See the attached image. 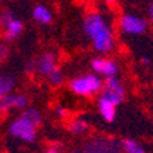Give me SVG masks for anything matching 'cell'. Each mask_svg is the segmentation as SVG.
Returning a JSON list of instances; mask_svg holds the SVG:
<instances>
[{"label": "cell", "mask_w": 153, "mask_h": 153, "mask_svg": "<svg viewBox=\"0 0 153 153\" xmlns=\"http://www.w3.org/2000/svg\"><path fill=\"white\" fill-rule=\"evenodd\" d=\"M85 35L93 40L94 47L100 53H108L113 47V36L102 17L97 13H90L84 19Z\"/></svg>", "instance_id": "cell-1"}, {"label": "cell", "mask_w": 153, "mask_h": 153, "mask_svg": "<svg viewBox=\"0 0 153 153\" xmlns=\"http://www.w3.org/2000/svg\"><path fill=\"white\" fill-rule=\"evenodd\" d=\"M82 153H123L121 142L108 135H95L87 139L83 145Z\"/></svg>", "instance_id": "cell-2"}, {"label": "cell", "mask_w": 153, "mask_h": 153, "mask_svg": "<svg viewBox=\"0 0 153 153\" xmlns=\"http://www.w3.org/2000/svg\"><path fill=\"white\" fill-rule=\"evenodd\" d=\"M69 87L75 94L79 95H91L102 90V82L94 75H85L82 77L73 79L69 83Z\"/></svg>", "instance_id": "cell-3"}, {"label": "cell", "mask_w": 153, "mask_h": 153, "mask_svg": "<svg viewBox=\"0 0 153 153\" xmlns=\"http://www.w3.org/2000/svg\"><path fill=\"white\" fill-rule=\"evenodd\" d=\"M103 93L101 97L109 100L112 103L117 105L121 101L124 100V87L121 85V83L119 82L117 79H114V76H109L103 83Z\"/></svg>", "instance_id": "cell-4"}, {"label": "cell", "mask_w": 153, "mask_h": 153, "mask_svg": "<svg viewBox=\"0 0 153 153\" xmlns=\"http://www.w3.org/2000/svg\"><path fill=\"white\" fill-rule=\"evenodd\" d=\"M10 132H11V135L15 137V138L24 139V141H28V142H33L36 139V127L26 123L21 117L11 124Z\"/></svg>", "instance_id": "cell-5"}, {"label": "cell", "mask_w": 153, "mask_h": 153, "mask_svg": "<svg viewBox=\"0 0 153 153\" xmlns=\"http://www.w3.org/2000/svg\"><path fill=\"white\" fill-rule=\"evenodd\" d=\"M120 26L126 33H132V35H141L146 30L148 24L143 19L132 15H124L120 19Z\"/></svg>", "instance_id": "cell-6"}, {"label": "cell", "mask_w": 153, "mask_h": 153, "mask_svg": "<svg viewBox=\"0 0 153 153\" xmlns=\"http://www.w3.org/2000/svg\"><path fill=\"white\" fill-rule=\"evenodd\" d=\"M91 68L97 73L105 75L108 77L109 76H116V73H117V65L112 62V61L102 59V58H95V59L91 61Z\"/></svg>", "instance_id": "cell-7"}, {"label": "cell", "mask_w": 153, "mask_h": 153, "mask_svg": "<svg viewBox=\"0 0 153 153\" xmlns=\"http://www.w3.org/2000/svg\"><path fill=\"white\" fill-rule=\"evenodd\" d=\"M26 103H28V100L24 95H6L0 100V113L7 112L10 108H17V109L25 108Z\"/></svg>", "instance_id": "cell-8"}, {"label": "cell", "mask_w": 153, "mask_h": 153, "mask_svg": "<svg viewBox=\"0 0 153 153\" xmlns=\"http://www.w3.org/2000/svg\"><path fill=\"white\" fill-rule=\"evenodd\" d=\"M57 64V55L54 53H44L37 61V71L40 75H48Z\"/></svg>", "instance_id": "cell-9"}, {"label": "cell", "mask_w": 153, "mask_h": 153, "mask_svg": "<svg viewBox=\"0 0 153 153\" xmlns=\"http://www.w3.org/2000/svg\"><path fill=\"white\" fill-rule=\"evenodd\" d=\"M100 112L102 114V117L106 121L112 123L114 120V116H116V105L112 103L109 100L101 97L100 100Z\"/></svg>", "instance_id": "cell-10"}, {"label": "cell", "mask_w": 153, "mask_h": 153, "mask_svg": "<svg viewBox=\"0 0 153 153\" xmlns=\"http://www.w3.org/2000/svg\"><path fill=\"white\" fill-rule=\"evenodd\" d=\"M22 29H24V24L19 19H13L7 25V28L4 29V37L7 40H14L17 39L18 36L21 35Z\"/></svg>", "instance_id": "cell-11"}, {"label": "cell", "mask_w": 153, "mask_h": 153, "mask_svg": "<svg viewBox=\"0 0 153 153\" xmlns=\"http://www.w3.org/2000/svg\"><path fill=\"white\" fill-rule=\"evenodd\" d=\"M33 18L40 24H48L51 21V13L43 6H36L33 8Z\"/></svg>", "instance_id": "cell-12"}, {"label": "cell", "mask_w": 153, "mask_h": 153, "mask_svg": "<svg viewBox=\"0 0 153 153\" xmlns=\"http://www.w3.org/2000/svg\"><path fill=\"white\" fill-rule=\"evenodd\" d=\"M21 119L25 120L26 123H29V124H32L33 127H39L40 121H42V117H40L39 112L35 111V109H26V111L21 114Z\"/></svg>", "instance_id": "cell-13"}, {"label": "cell", "mask_w": 153, "mask_h": 153, "mask_svg": "<svg viewBox=\"0 0 153 153\" xmlns=\"http://www.w3.org/2000/svg\"><path fill=\"white\" fill-rule=\"evenodd\" d=\"M14 77L11 76H0V100L8 95L10 90L14 87Z\"/></svg>", "instance_id": "cell-14"}, {"label": "cell", "mask_w": 153, "mask_h": 153, "mask_svg": "<svg viewBox=\"0 0 153 153\" xmlns=\"http://www.w3.org/2000/svg\"><path fill=\"white\" fill-rule=\"evenodd\" d=\"M121 148L126 153H145V150L134 141V139H123L121 141Z\"/></svg>", "instance_id": "cell-15"}, {"label": "cell", "mask_w": 153, "mask_h": 153, "mask_svg": "<svg viewBox=\"0 0 153 153\" xmlns=\"http://www.w3.org/2000/svg\"><path fill=\"white\" fill-rule=\"evenodd\" d=\"M69 131L72 134H83V132L88 131V124L84 120H75L69 124Z\"/></svg>", "instance_id": "cell-16"}, {"label": "cell", "mask_w": 153, "mask_h": 153, "mask_svg": "<svg viewBox=\"0 0 153 153\" xmlns=\"http://www.w3.org/2000/svg\"><path fill=\"white\" fill-rule=\"evenodd\" d=\"M48 82H50L54 87H58V85H61L64 83V75H62V72H61L57 66L48 73Z\"/></svg>", "instance_id": "cell-17"}, {"label": "cell", "mask_w": 153, "mask_h": 153, "mask_svg": "<svg viewBox=\"0 0 153 153\" xmlns=\"http://www.w3.org/2000/svg\"><path fill=\"white\" fill-rule=\"evenodd\" d=\"M14 19V15H13V13H11L10 10H4L1 14H0V26L3 29L7 28V25L10 24L11 21Z\"/></svg>", "instance_id": "cell-18"}, {"label": "cell", "mask_w": 153, "mask_h": 153, "mask_svg": "<svg viewBox=\"0 0 153 153\" xmlns=\"http://www.w3.org/2000/svg\"><path fill=\"white\" fill-rule=\"evenodd\" d=\"M36 71H37V61L30 59L28 64H26V68H25L26 75H28V76H32Z\"/></svg>", "instance_id": "cell-19"}, {"label": "cell", "mask_w": 153, "mask_h": 153, "mask_svg": "<svg viewBox=\"0 0 153 153\" xmlns=\"http://www.w3.org/2000/svg\"><path fill=\"white\" fill-rule=\"evenodd\" d=\"M8 54H10V50H8L7 46L4 44H0V62H4V61L8 58Z\"/></svg>", "instance_id": "cell-20"}, {"label": "cell", "mask_w": 153, "mask_h": 153, "mask_svg": "<svg viewBox=\"0 0 153 153\" xmlns=\"http://www.w3.org/2000/svg\"><path fill=\"white\" fill-rule=\"evenodd\" d=\"M57 113L59 114V116H62V117H64V116H66V114H68V112L65 111L64 108H59V109H58V111H57Z\"/></svg>", "instance_id": "cell-21"}, {"label": "cell", "mask_w": 153, "mask_h": 153, "mask_svg": "<svg viewBox=\"0 0 153 153\" xmlns=\"http://www.w3.org/2000/svg\"><path fill=\"white\" fill-rule=\"evenodd\" d=\"M149 18H150V22L153 24V3L150 4V7H149Z\"/></svg>", "instance_id": "cell-22"}, {"label": "cell", "mask_w": 153, "mask_h": 153, "mask_svg": "<svg viewBox=\"0 0 153 153\" xmlns=\"http://www.w3.org/2000/svg\"><path fill=\"white\" fill-rule=\"evenodd\" d=\"M142 64H149V59L148 58H142Z\"/></svg>", "instance_id": "cell-23"}, {"label": "cell", "mask_w": 153, "mask_h": 153, "mask_svg": "<svg viewBox=\"0 0 153 153\" xmlns=\"http://www.w3.org/2000/svg\"><path fill=\"white\" fill-rule=\"evenodd\" d=\"M46 153H58V152H57V150H54V149H50V150H47Z\"/></svg>", "instance_id": "cell-24"}, {"label": "cell", "mask_w": 153, "mask_h": 153, "mask_svg": "<svg viewBox=\"0 0 153 153\" xmlns=\"http://www.w3.org/2000/svg\"><path fill=\"white\" fill-rule=\"evenodd\" d=\"M68 153H82V152H80V150H71V152H68Z\"/></svg>", "instance_id": "cell-25"}, {"label": "cell", "mask_w": 153, "mask_h": 153, "mask_svg": "<svg viewBox=\"0 0 153 153\" xmlns=\"http://www.w3.org/2000/svg\"><path fill=\"white\" fill-rule=\"evenodd\" d=\"M106 1H108V3H109V4H112V3H114L116 0H106Z\"/></svg>", "instance_id": "cell-26"}, {"label": "cell", "mask_w": 153, "mask_h": 153, "mask_svg": "<svg viewBox=\"0 0 153 153\" xmlns=\"http://www.w3.org/2000/svg\"><path fill=\"white\" fill-rule=\"evenodd\" d=\"M0 4H1V0H0Z\"/></svg>", "instance_id": "cell-27"}]
</instances>
